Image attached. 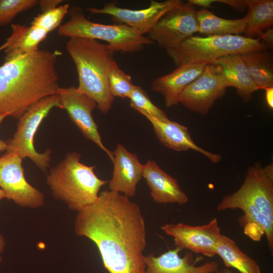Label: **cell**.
I'll return each mask as SVG.
<instances>
[{
	"label": "cell",
	"mask_w": 273,
	"mask_h": 273,
	"mask_svg": "<svg viewBox=\"0 0 273 273\" xmlns=\"http://www.w3.org/2000/svg\"><path fill=\"white\" fill-rule=\"evenodd\" d=\"M55 107L62 109L58 94L46 97L32 104L18 118L16 131L13 138L7 142V152H15L22 159H30L44 172L50 166L52 151L50 149L43 153L36 151L34 136L41 122Z\"/></svg>",
	"instance_id": "7"
},
{
	"label": "cell",
	"mask_w": 273,
	"mask_h": 273,
	"mask_svg": "<svg viewBox=\"0 0 273 273\" xmlns=\"http://www.w3.org/2000/svg\"><path fill=\"white\" fill-rule=\"evenodd\" d=\"M66 49L76 68L77 90L94 100L101 112L108 113L115 98L108 80L109 68L115 61L114 52L108 44L81 37L70 38Z\"/></svg>",
	"instance_id": "3"
},
{
	"label": "cell",
	"mask_w": 273,
	"mask_h": 273,
	"mask_svg": "<svg viewBox=\"0 0 273 273\" xmlns=\"http://www.w3.org/2000/svg\"><path fill=\"white\" fill-rule=\"evenodd\" d=\"M5 240L2 234L0 233V253H2L5 246Z\"/></svg>",
	"instance_id": "36"
},
{
	"label": "cell",
	"mask_w": 273,
	"mask_h": 273,
	"mask_svg": "<svg viewBox=\"0 0 273 273\" xmlns=\"http://www.w3.org/2000/svg\"><path fill=\"white\" fill-rule=\"evenodd\" d=\"M63 2L62 0H40L38 5L42 12L54 9Z\"/></svg>",
	"instance_id": "31"
},
{
	"label": "cell",
	"mask_w": 273,
	"mask_h": 273,
	"mask_svg": "<svg viewBox=\"0 0 273 273\" xmlns=\"http://www.w3.org/2000/svg\"><path fill=\"white\" fill-rule=\"evenodd\" d=\"M241 55L254 81L261 89L273 87V64L269 52L254 51Z\"/></svg>",
	"instance_id": "25"
},
{
	"label": "cell",
	"mask_w": 273,
	"mask_h": 273,
	"mask_svg": "<svg viewBox=\"0 0 273 273\" xmlns=\"http://www.w3.org/2000/svg\"><path fill=\"white\" fill-rule=\"evenodd\" d=\"M59 50L36 51L0 66V115L18 118L34 103L57 95Z\"/></svg>",
	"instance_id": "2"
},
{
	"label": "cell",
	"mask_w": 273,
	"mask_h": 273,
	"mask_svg": "<svg viewBox=\"0 0 273 273\" xmlns=\"http://www.w3.org/2000/svg\"><path fill=\"white\" fill-rule=\"evenodd\" d=\"M241 205L252 206L273 220V164L256 163L247 170L241 187L222 198L218 211L236 210Z\"/></svg>",
	"instance_id": "8"
},
{
	"label": "cell",
	"mask_w": 273,
	"mask_h": 273,
	"mask_svg": "<svg viewBox=\"0 0 273 273\" xmlns=\"http://www.w3.org/2000/svg\"><path fill=\"white\" fill-rule=\"evenodd\" d=\"M263 38L267 43V46L272 48V29H269L266 30L263 35L260 37Z\"/></svg>",
	"instance_id": "34"
},
{
	"label": "cell",
	"mask_w": 273,
	"mask_h": 273,
	"mask_svg": "<svg viewBox=\"0 0 273 273\" xmlns=\"http://www.w3.org/2000/svg\"><path fill=\"white\" fill-rule=\"evenodd\" d=\"M261 38H249L240 35L192 36L175 49L166 51L175 64H205L232 54L267 51Z\"/></svg>",
	"instance_id": "5"
},
{
	"label": "cell",
	"mask_w": 273,
	"mask_h": 273,
	"mask_svg": "<svg viewBox=\"0 0 273 273\" xmlns=\"http://www.w3.org/2000/svg\"><path fill=\"white\" fill-rule=\"evenodd\" d=\"M151 123L159 141L165 146L177 151L193 150L203 154L213 163L221 160V156L199 147L194 142L187 127L170 119L162 120L148 114L140 113Z\"/></svg>",
	"instance_id": "17"
},
{
	"label": "cell",
	"mask_w": 273,
	"mask_h": 273,
	"mask_svg": "<svg viewBox=\"0 0 273 273\" xmlns=\"http://www.w3.org/2000/svg\"><path fill=\"white\" fill-rule=\"evenodd\" d=\"M128 99L130 106L139 113H145L162 120L169 119L164 111L151 101L141 86L134 85Z\"/></svg>",
	"instance_id": "27"
},
{
	"label": "cell",
	"mask_w": 273,
	"mask_h": 273,
	"mask_svg": "<svg viewBox=\"0 0 273 273\" xmlns=\"http://www.w3.org/2000/svg\"><path fill=\"white\" fill-rule=\"evenodd\" d=\"M77 212L75 234L94 242L109 273H145L146 230L138 204L123 194L105 190Z\"/></svg>",
	"instance_id": "1"
},
{
	"label": "cell",
	"mask_w": 273,
	"mask_h": 273,
	"mask_svg": "<svg viewBox=\"0 0 273 273\" xmlns=\"http://www.w3.org/2000/svg\"><path fill=\"white\" fill-rule=\"evenodd\" d=\"M248 10L244 33L249 38H260L273 26L272 0H246Z\"/></svg>",
	"instance_id": "23"
},
{
	"label": "cell",
	"mask_w": 273,
	"mask_h": 273,
	"mask_svg": "<svg viewBox=\"0 0 273 273\" xmlns=\"http://www.w3.org/2000/svg\"><path fill=\"white\" fill-rule=\"evenodd\" d=\"M70 5L66 4L37 15L30 25L40 28L47 33L54 30L61 26L63 18L68 13Z\"/></svg>",
	"instance_id": "28"
},
{
	"label": "cell",
	"mask_w": 273,
	"mask_h": 273,
	"mask_svg": "<svg viewBox=\"0 0 273 273\" xmlns=\"http://www.w3.org/2000/svg\"><path fill=\"white\" fill-rule=\"evenodd\" d=\"M113 154V171L108 181L109 190L123 193L128 198L133 197L142 177L144 165L135 153L128 151L121 144L117 145Z\"/></svg>",
	"instance_id": "16"
},
{
	"label": "cell",
	"mask_w": 273,
	"mask_h": 273,
	"mask_svg": "<svg viewBox=\"0 0 273 273\" xmlns=\"http://www.w3.org/2000/svg\"><path fill=\"white\" fill-rule=\"evenodd\" d=\"M37 0H0V27L10 24L19 14L38 5Z\"/></svg>",
	"instance_id": "29"
},
{
	"label": "cell",
	"mask_w": 273,
	"mask_h": 273,
	"mask_svg": "<svg viewBox=\"0 0 273 273\" xmlns=\"http://www.w3.org/2000/svg\"><path fill=\"white\" fill-rule=\"evenodd\" d=\"M228 85L221 67L206 65L201 74L184 90L179 103L189 110L207 115L215 102L225 94Z\"/></svg>",
	"instance_id": "10"
},
{
	"label": "cell",
	"mask_w": 273,
	"mask_h": 273,
	"mask_svg": "<svg viewBox=\"0 0 273 273\" xmlns=\"http://www.w3.org/2000/svg\"><path fill=\"white\" fill-rule=\"evenodd\" d=\"M60 97L62 109H65L71 120L88 140L97 145L113 161V152L108 149L102 141L101 134L92 113L97 108L96 102L90 97L78 92L76 87H60Z\"/></svg>",
	"instance_id": "13"
},
{
	"label": "cell",
	"mask_w": 273,
	"mask_h": 273,
	"mask_svg": "<svg viewBox=\"0 0 273 273\" xmlns=\"http://www.w3.org/2000/svg\"><path fill=\"white\" fill-rule=\"evenodd\" d=\"M196 12L195 6L180 1L159 19L148 37L166 51L177 48L199 32Z\"/></svg>",
	"instance_id": "9"
},
{
	"label": "cell",
	"mask_w": 273,
	"mask_h": 273,
	"mask_svg": "<svg viewBox=\"0 0 273 273\" xmlns=\"http://www.w3.org/2000/svg\"><path fill=\"white\" fill-rule=\"evenodd\" d=\"M188 2L193 6H198L206 9L209 8L212 3H216V0H189Z\"/></svg>",
	"instance_id": "32"
},
{
	"label": "cell",
	"mask_w": 273,
	"mask_h": 273,
	"mask_svg": "<svg viewBox=\"0 0 273 273\" xmlns=\"http://www.w3.org/2000/svg\"><path fill=\"white\" fill-rule=\"evenodd\" d=\"M161 229L173 238L176 247L209 257L216 255V246L222 235L216 218L202 225L167 223Z\"/></svg>",
	"instance_id": "14"
},
{
	"label": "cell",
	"mask_w": 273,
	"mask_h": 273,
	"mask_svg": "<svg viewBox=\"0 0 273 273\" xmlns=\"http://www.w3.org/2000/svg\"><path fill=\"white\" fill-rule=\"evenodd\" d=\"M142 177L146 179L150 196L155 202L184 205L188 202V196L177 180L162 170L155 161L149 159L144 165Z\"/></svg>",
	"instance_id": "18"
},
{
	"label": "cell",
	"mask_w": 273,
	"mask_h": 273,
	"mask_svg": "<svg viewBox=\"0 0 273 273\" xmlns=\"http://www.w3.org/2000/svg\"><path fill=\"white\" fill-rule=\"evenodd\" d=\"M265 90V99L268 106L273 109V87H266Z\"/></svg>",
	"instance_id": "33"
},
{
	"label": "cell",
	"mask_w": 273,
	"mask_h": 273,
	"mask_svg": "<svg viewBox=\"0 0 273 273\" xmlns=\"http://www.w3.org/2000/svg\"><path fill=\"white\" fill-rule=\"evenodd\" d=\"M2 261V257L1 256H0V262H1Z\"/></svg>",
	"instance_id": "39"
},
{
	"label": "cell",
	"mask_w": 273,
	"mask_h": 273,
	"mask_svg": "<svg viewBox=\"0 0 273 273\" xmlns=\"http://www.w3.org/2000/svg\"><path fill=\"white\" fill-rule=\"evenodd\" d=\"M80 158L78 152L67 153L63 160L50 169L47 178L54 198L76 211L95 203L100 189L108 183L96 174L95 166L81 163Z\"/></svg>",
	"instance_id": "4"
},
{
	"label": "cell",
	"mask_w": 273,
	"mask_h": 273,
	"mask_svg": "<svg viewBox=\"0 0 273 273\" xmlns=\"http://www.w3.org/2000/svg\"><path fill=\"white\" fill-rule=\"evenodd\" d=\"M182 250L176 247L159 256L153 254L144 256L145 273H214L218 271L219 264L211 261L197 265L203 259L200 256L194 258L192 252H187L184 257L179 256Z\"/></svg>",
	"instance_id": "15"
},
{
	"label": "cell",
	"mask_w": 273,
	"mask_h": 273,
	"mask_svg": "<svg viewBox=\"0 0 273 273\" xmlns=\"http://www.w3.org/2000/svg\"><path fill=\"white\" fill-rule=\"evenodd\" d=\"M206 65L183 64L177 66L170 73L155 79L151 88L162 95L167 108L178 105L184 90L201 74Z\"/></svg>",
	"instance_id": "19"
},
{
	"label": "cell",
	"mask_w": 273,
	"mask_h": 273,
	"mask_svg": "<svg viewBox=\"0 0 273 273\" xmlns=\"http://www.w3.org/2000/svg\"><path fill=\"white\" fill-rule=\"evenodd\" d=\"M213 63L221 67L228 87L236 88L238 96L243 102L250 101L253 94L261 89L254 81L241 54L229 55L216 60Z\"/></svg>",
	"instance_id": "21"
},
{
	"label": "cell",
	"mask_w": 273,
	"mask_h": 273,
	"mask_svg": "<svg viewBox=\"0 0 273 273\" xmlns=\"http://www.w3.org/2000/svg\"><path fill=\"white\" fill-rule=\"evenodd\" d=\"M180 1L152 0L148 8L140 10L122 8L118 7L116 1H112L101 8L91 7L86 10L93 14L109 15L114 23L125 25L144 35L150 33L159 19Z\"/></svg>",
	"instance_id": "12"
},
{
	"label": "cell",
	"mask_w": 273,
	"mask_h": 273,
	"mask_svg": "<svg viewBox=\"0 0 273 273\" xmlns=\"http://www.w3.org/2000/svg\"><path fill=\"white\" fill-rule=\"evenodd\" d=\"M11 26V34L0 46V52L5 55V62L36 51L48 34L44 30L31 25L12 24Z\"/></svg>",
	"instance_id": "20"
},
{
	"label": "cell",
	"mask_w": 273,
	"mask_h": 273,
	"mask_svg": "<svg viewBox=\"0 0 273 273\" xmlns=\"http://www.w3.org/2000/svg\"><path fill=\"white\" fill-rule=\"evenodd\" d=\"M7 116H9V115L7 113L0 115V124ZM7 143L5 141L0 140V152L7 150Z\"/></svg>",
	"instance_id": "35"
},
{
	"label": "cell",
	"mask_w": 273,
	"mask_h": 273,
	"mask_svg": "<svg viewBox=\"0 0 273 273\" xmlns=\"http://www.w3.org/2000/svg\"><path fill=\"white\" fill-rule=\"evenodd\" d=\"M218 273H234V272H233L232 271H231V270L229 269H225L223 270L220 271Z\"/></svg>",
	"instance_id": "38"
},
{
	"label": "cell",
	"mask_w": 273,
	"mask_h": 273,
	"mask_svg": "<svg viewBox=\"0 0 273 273\" xmlns=\"http://www.w3.org/2000/svg\"><path fill=\"white\" fill-rule=\"evenodd\" d=\"M69 19L58 30L61 36L104 40L115 52L132 53L141 51L152 40L136 30L123 24L107 25L92 22L79 6L70 7Z\"/></svg>",
	"instance_id": "6"
},
{
	"label": "cell",
	"mask_w": 273,
	"mask_h": 273,
	"mask_svg": "<svg viewBox=\"0 0 273 273\" xmlns=\"http://www.w3.org/2000/svg\"><path fill=\"white\" fill-rule=\"evenodd\" d=\"M216 254L226 267L234 268L240 273H261L257 261L242 251L235 241L228 236L221 235Z\"/></svg>",
	"instance_id": "24"
},
{
	"label": "cell",
	"mask_w": 273,
	"mask_h": 273,
	"mask_svg": "<svg viewBox=\"0 0 273 273\" xmlns=\"http://www.w3.org/2000/svg\"><path fill=\"white\" fill-rule=\"evenodd\" d=\"M6 198V195L4 192L0 189V201Z\"/></svg>",
	"instance_id": "37"
},
{
	"label": "cell",
	"mask_w": 273,
	"mask_h": 273,
	"mask_svg": "<svg viewBox=\"0 0 273 273\" xmlns=\"http://www.w3.org/2000/svg\"><path fill=\"white\" fill-rule=\"evenodd\" d=\"M216 2L228 5L241 12L245 11L247 8L246 0H216Z\"/></svg>",
	"instance_id": "30"
},
{
	"label": "cell",
	"mask_w": 273,
	"mask_h": 273,
	"mask_svg": "<svg viewBox=\"0 0 273 273\" xmlns=\"http://www.w3.org/2000/svg\"><path fill=\"white\" fill-rule=\"evenodd\" d=\"M196 16L199 32L210 35H239L245 30L247 17L237 19H226L217 16L206 9L197 11Z\"/></svg>",
	"instance_id": "22"
},
{
	"label": "cell",
	"mask_w": 273,
	"mask_h": 273,
	"mask_svg": "<svg viewBox=\"0 0 273 273\" xmlns=\"http://www.w3.org/2000/svg\"><path fill=\"white\" fill-rule=\"evenodd\" d=\"M108 80L110 92L114 98H128L134 84L131 76L119 68L116 61L110 66Z\"/></svg>",
	"instance_id": "26"
},
{
	"label": "cell",
	"mask_w": 273,
	"mask_h": 273,
	"mask_svg": "<svg viewBox=\"0 0 273 273\" xmlns=\"http://www.w3.org/2000/svg\"><path fill=\"white\" fill-rule=\"evenodd\" d=\"M22 159L13 152H7L0 157V187L6 198L17 205L31 208L40 207L44 204V196L25 179Z\"/></svg>",
	"instance_id": "11"
}]
</instances>
